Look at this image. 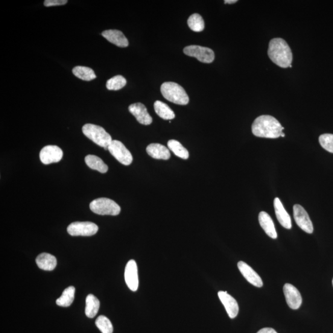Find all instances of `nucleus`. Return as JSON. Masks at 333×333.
I'll return each mask as SVG.
<instances>
[{
	"label": "nucleus",
	"mask_w": 333,
	"mask_h": 333,
	"mask_svg": "<svg viewBox=\"0 0 333 333\" xmlns=\"http://www.w3.org/2000/svg\"><path fill=\"white\" fill-rule=\"evenodd\" d=\"M284 127L274 117L263 115L255 119L252 125L254 135L261 138H277L281 136Z\"/></svg>",
	"instance_id": "f257e3e1"
},
{
	"label": "nucleus",
	"mask_w": 333,
	"mask_h": 333,
	"mask_svg": "<svg viewBox=\"0 0 333 333\" xmlns=\"http://www.w3.org/2000/svg\"><path fill=\"white\" fill-rule=\"evenodd\" d=\"M268 55L273 63L282 68H289L293 61V54L290 46L281 38L270 40Z\"/></svg>",
	"instance_id": "f03ea898"
},
{
	"label": "nucleus",
	"mask_w": 333,
	"mask_h": 333,
	"mask_svg": "<svg viewBox=\"0 0 333 333\" xmlns=\"http://www.w3.org/2000/svg\"><path fill=\"white\" fill-rule=\"evenodd\" d=\"M160 91L163 97L172 103L179 105L189 103L188 95L179 84L172 81L163 83L160 87Z\"/></svg>",
	"instance_id": "7ed1b4c3"
},
{
	"label": "nucleus",
	"mask_w": 333,
	"mask_h": 333,
	"mask_svg": "<svg viewBox=\"0 0 333 333\" xmlns=\"http://www.w3.org/2000/svg\"><path fill=\"white\" fill-rule=\"evenodd\" d=\"M83 133L88 138L105 150H108V147L113 142L112 137L107 132L104 128L92 124H87L82 127Z\"/></svg>",
	"instance_id": "20e7f679"
},
{
	"label": "nucleus",
	"mask_w": 333,
	"mask_h": 333,
	"mask_svg": "<svg viewBox=\"0 0 333 333\" xmlns=\"http://www.w3.org/2000/svg\"><path fill=\"white\" fill-rule=\"evenodd\" d=\"M93 212L101 215H118L121 212L120 207L115 201L106 198L96 199L90 204Z\"/></svg>",
	"instance_id": "39448f33"
},
{
	"label": "nucleus",
	"mask_w": 333,
	"mask_h": 333,
	"mask_svg": "<svg viewBox=\"0 0 333 333\" xmlns=\"http://www.w3.org/2000/svg\"><path fill=\"white\" fill-rule=\"evenodd\" d=\"M108 151L122 164L129 165L132 163V155L121 142L113 140L108 147Z\"/></svg>",
	"instance_id": "423d86ee"
},
{
	"label": "nucleus",
	"mask_w": 333,
	"mask_h": 333,
	"mask_svg": "<svg viewBox=\"0 0 333 333\" xmlns=\"http://www.w3.org/2000/svg\"><path fill=\"white\" fill-rule=\"evenodd\" d=\"M183 52L186 55L196 58L203 63H211L215 59L214 52L212 49L203 46H188L184 48Z\"/></svg>",
	"instance_id": "0eeeda50"
},
{
	"label": "nucleus",
	"mask_w": 333,
	"mask_h": 333,
	"mask_svg": "<svg viewBox=\"0 0 333 333\" xmlns=\"http://www.w3.org/2000/svg\"><path fill=\"white\" fill-rule=\"evenodd\" d=\"M98 227L93 222L75 221L70 224L68 232L72 236H90L98 232Z\"/></svg>",
	"instance_id": "6e6552de"
},
{
	"label": "nucleus",
	"mask_w": 333,
	"mask_h": 333,
	"mask_svg": "<svg viewBox=\"0 0 333 333\" xmlns=\"http://www.w3.org/2000/svg\"><path fill=\"white\" fill-rule=\"evenodd\" d=\"M293 215L295 221L298 226L309 234L314 232V227L308 212L299 204H296L293 207Z\"/></svg>",
	"instance_id": "1a4fd4ad"
},
{
	"label": "nucleus",
	"mask_w": 333,
	"mask_h": 333,
	"mask_svg": "<svg viewBox=\"0 0 333 333\" xmlns=\"http://www.w3.org/2000/svg\"><path fill=\"white\" fill-rule=\"evenodd\" d=\"M63 151L55 145H48L42 148L40 153V159L43 164L57 163L63 159Z\"/></svg>",
	"instance_id": "9d476101"
},
{
	"label": "nucleus",
	"mask_w": 333,
	"mask_h": 333,
	"mask_svg": "<svg viewBox=\"0 0 333 333\" xmlns=\"http://www.w3.org/2000/svg\"><path fill=\"white\" fill-rule=\"evenodd\" d=\"M125 283L131 291H136L138 288V267L134 260L128 261L125 269Z\"/></svg>",
	"instance_id": "9b49d317"
},
{
	"label": "nucleus",
	"mask_w": 333,
	"mask_h": 333,
	"mask_svg": "<svg viewBox=\"0 0 333 333\" xmlns=\"http://www.w3.org/2000/svg\"><path fill=\"white\" fill-rule=\"evenodd\" d=\"M286 302L290 308L293 310L299 309L302 304L301 295L293 285L286 283L283 287Z\"/></svg>",
	"instance_id": "f8f14e48"
},
{
	"label": "nucleus",
	"mask_w": 333,
	"mask_h": 333,
	"mask_svg": "<svg viewBox=\"0 0 333 333\" xmlns=\"http://www.w3.org/2000/svg\"><path fill=\"white\" fill-rule=\"evenodd\" d=\"M128 110H129L131 115L135 117L139 123L145 125H149L153 122V119H152L150 114L148 113L147 107L144 104L141 103L131 104L128 107Z\"/></svg>",
	"instance_id": "ddd939ff"
},
{
	"label": "nucleus",
	"mask_w": 333,
	"mask_h": 333,
	"mask_svg": "<svg viewBox=\"0 0 333 333\" xmlns=\"http://www.w3.org/2000/svg\"><path fill=\"white\" fill-rule=\"evenodd\" d=\"M238 267L240 272L247 281L256 287L261 288L263 282L261 277L249 265L242 261L238 263Z\"/></svg>",
	"instance_id": "4468645a"
},
{
	"label": "nucleus",
	"mask_w": 333,
	"mask_h": 333,
	"mask_svg": "<svg viewBox=\"0 0 333 333\" xmlns=\"http://www.w3.org/2000/svg\"><path fill=\"white\" fill-rule=\"evenodd\" d=\"M219 299L226 308L228 315L230 318H235L239 312V306L237 301L226 291H219Z\"/></svg>",
	"instance_id": "2eb2a0df"
},
{
	"label": "nucleus",
	"mask_w": 333,
	"mask_h": 333,
	"mask_svg": "<svg viewBox=\"0 0 333 333\" xmlns=\"http://www.w3.org/2000/svg\"><path fill=\"white\" fill-rule=\"evenodd\" d=\"M274 208L277 220L282 227L290 230L292 228L291 218L279 198L274 200Z\"/></svg>",
	"instance_id": "dca6fc26"
},
{
	"label": "nucleus",
	"mask_w": 333,
	"mask_h": 333,
	"mask_svg": "<svg viewBox=\"0 0 333 333\" xmlns=\"http://www.w3.org/2000/svg\"><path fill=\"white\" fill-rule=\"evenodd\" d=\"M101 34L109 42L115 44L119 47L125 48L128 46V41L121 31L107 30L102 32Z\"/></svg>",
	"instance_id": "f3484780"
},
{
	"label": "nucleus",
	"mask_w": 333,
	"mask_h": 333,
	"mask_svg": "<svg viewBox=\"0 0 333 333\" xmlns=\"http://www.w3.org/2000/svg\"><path fill=\"white\" fill-rule=\"evenodd\" d=\"M147 153L154 159L168 160L170 159L169 149L159 143H152L147 148Z\"/></svg>",
	"instance_id": "a211bd4d"
},
{
	"label": "nucleus",
	"mask_w": 333,
	"mask_h": 333,
	"mask_svg": "<svg viewBox=\"0 0 333 333\" xmlns=\"http://www.w3.org/2000/svg\"><path fill=\"white\" fill-rule=\"evenodd\" d=\"M259 221L266 234L271 238H277V233L273 221L267 212L262 211L259 213Z\"/></svg>",
	"instance_id": "6ab92c4d"
},
{
	"label": "nucleus",
	"mask_w": 333,
	"mask_h": 333,
	"mask_svg": "<svg viewBox=\"0 0 333 333\" xmlns=\"http://www.w3.org/2000/svg\"><path fill=\"white\" fill-rule=\"evenodd\" d=\"M38 267L40 269L46 271H52L57 265V260L54 256L48 253L40 254L36 259Z\"/></svg>",
	"instance_id": "aec40b11"
},
{
	"label": "nucleus",
	"mask_w": 333,
	"mask_h": 333,
	"mask_svg": "<svg viewBox=\"0 0 333 333\" xmlns=\"http://www.w3.org/2000/svg\"><path fill=\"white\" fill-rule=\"evenodd\" d=\"M85 161L90 169L98 171L100 173H106L108 171V166L103 160L95 155H88L85 158Z\"/></svg>",
	"instance_id": "412c9836"
},
{
	"label": "nucleus",
	"mask_w": 333,
	"mask_h": 333,
	"mask_svg": "<svg viewBox=\"0 0 333 333\" xmlns=\"http://www.w3.org/2000/svg\"><path fill=\"white\" fill-rule=\"evenodd\" d=\"M155 112L160 118L164 120H172L175 118L174 111L171 107L162 101H156L154 104Z\"/></svg>",
	"instance_id": "4be33fe9"
},
{
	"label": "nucleus",
	"mask_w": 333,
	"mask_h": 333,
	"mask_svg": "<svg viewBox=\"0 0 333 333\" xmlns=\"http://www.w3.org/2000/svg\"><path fill=\"white\" fill-rule=\"evenodd\" d=\"M100 303L94 295L89 294L86 298V314L87 317L94 318L98 314Z\"/></svg>",
	"instance_id": "5701e85b"
},
{
	"label": "nucleus",
	"mask_w": 333,
	"mask_h": 333,
	"mask_svg": "<svg viewBox=\"0 0 333 333\" xmlns=\"http://www.w3.org/2000/svg\"><path fill=\"white\" fill-rule=\"evenodd\" d=\"M72 72L75 77L85 81H91L96 78L94 71L88 67L76 66L72 69Z\"/></svg>",
	"instance_id": "b1692460"
},
{
	"label": "nucleus",
	"mask_w": 333,
	"mask_h": 333,
	"mask_svg": "<svg viewBox=\"0 0 333 333\" xmlns=\"http://www.w3.org/2000/svg\"><path fill=\"white\" fill-rule=\"evenodd\" d=\"M75 289L74 286H69L64 291L61 296L57 300L58 306L67 308L74 301Z\"/></svg>",
	"instance_id": "393cba45"
},
{
	"label": "nucleus",
	"mask_w": 333,
	"mask_h": 333,
	"mask_svg": "<svg viewBox=\"0 0 333 333\" xmlns=\"http://www.w3.org/2000/svg\"><path fill=\"white\" fill-rule=\"evenodd\" d=\"M168 146L169 150L173 152L177 157L183 159H188L189 153L188 150L179 142L175 140H169Z\"/></svg>",
	"instance_id": "a878e982"
},
{
	"label": "nucleus",
	"mask_w": 333,
	"mask_h": 333,
	"mask_svg": "<svg viewBox=\"0 0 333 333\" xmlns=\"http://www.w3.org/2000/svg\"><path fill=\"white\" fill-rule=\"evenodd\" d=\"M188 25L192 31L196 32H202L204 27H205V24H204L203 17L200 14L197 13L192 14L189 17Z\"/></svg>",
	"instance_id": "bb28decb"
},
{
	"label": "nucleus",
	"mask_w": 333,
	"mask_h": 333,
	"mask_svg": "<svg viewBox=\"0 0 333 333\" xmlns=\"http://www.w3.org/2000/svg\"><path fill=\"white\" fill-rule=\"evenodd\" d=\"M127 84V80L122 75H116L108 80L106 82V88L109 90H119L124 88Z\"/></svg>",
	"instance_id": "cd10ccee"
},
{
	"label": "nucleus",
	"mask_w": 333,
	"mask_h": 333,
	"mask_svg": "<svg viewBox=\"0 0 333 333\" xmlns=\"http://www.w3.org/2000/svg\"><path fill=\"white\" fill-rule=\"evenodd\" d=\"M95 324L102 333L113 332L112 323L110 322L109 318L104 316V315L99 316L96 320Z\"/></svg>",
	"instance_id": "c85d7f7f"
},
{
	"label": "nucleus",
	"mask_w": 333,
	"mask_h": 333,
	"mask_svg": "<svg viewBox=\"0 0 333 333\" xmlns=\"http://www.w3.org/2000/svg\"><path fill=\"white\" fill-rule=\"evenodd\" d=\"M319 143L321 147L329 153H333V135L332 134H323L319 137Z\"/></svg>",
	"instance_id": "c756f323"
},
{
	"label": "nucleus",
	"mask_w": 333,
	"mask_h": 333,
	"mask_svg": "<svg viewBox=\"0 0 333 333\" xmlns=\"http://www.w3.org/2000/svg\"><path fill=\"white\" fill-rule=\"evenodd\" d=\"M68 3L67 0H45L44 2V5L46 7H53V6H59L66 5Z\"/></svg>",
	"instance_id": "7c9ffc66"
},
{
	"label": "nucleus",
	"mask_w": 333,
	"mask_h": 333,
	"mask_svg": "<svg viewBox=\"0 0 333 333\" xmlns=\"http://www.w3.org/2000/svg\"><path fill=\"white\" fill-rule=\"evenodd\" d=\"M257 333H277L275 330L271 328H265L260 329Z\"/></svg>",
	"instance_id": "2f4dec72"
},
{
	"label": "nucleus",
	"mask_w": 333,
	"mask_h": 333,
	"mask_svg": "<svg viewBox=\"0 0 333 333\" xmlns=\"http://www.w3.org/2000/svg\"><path fill=\"white\" fill-rule=\"evenodd\" d=\"M237 0H226L225 1V4H233L237 2Z\"/></svg>",
	"instance_id": "473e14b6"
},
{
	"label": "nucleus",
	"mask_w": 333,
	"mask_h": 333,
	"mask_svg": "<svg viewBox=\"0 0 333 333\" xmlns=\"http://www.w3.org/2000/svg\"><path fill=\"white\" fill-rule=\"evenodd\" d=\"M285 133L283 132L281 136L285 137Z\"/></svg>",
	"instance_id": "72a5a7b5"
},
{
	"label": "nucleus",
	"mask_w": 333,
	"mask_h": 333,
	"mask_svg": "<svg viewBox=\"0 0 333 333\" xmlns=\"http://www.w3.org/2000/svg\"><path fill=\"white\" fill-rule=\"evenodd\" d=\"M332 286H333V279H332Z\"/></svg>",
	"instance_id": "f704fd0d"
}]
</instances>
